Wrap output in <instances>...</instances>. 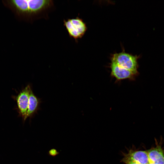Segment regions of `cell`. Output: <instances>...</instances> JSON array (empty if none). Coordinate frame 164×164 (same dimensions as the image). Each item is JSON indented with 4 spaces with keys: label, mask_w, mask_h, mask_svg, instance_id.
<instances>
[{
    "label": "cell",
    "mask_w": 164,
    "mask_h": 164,
    "mask_svg": "<svg viewBox=\"0 0 164 164\" xmlns=\"http://www.w3.org/2000/svg\"><path fill=\"white\" fill-rule=\"evenodd\" d=\"M8 3L19 16L30 22L46 19L54 7L51 0H13L8 1Z\"/></svg>",
    "instance_id": "cell-1"
},
{
    "label": "cell",
    "mask_w": 164,
    "mask_h": 164,
    "mask_svg": "<svg viewBox=\"0 0 164 164\" xmlns=\"http://www.w3.org/2000/svg\"><path fill=\"white\" fill-rule=\"evenodd\" d=\"M49 153L50 155L55 156L59 154V152L56 149H53L49 151Z\"/></svg>",
    "instance_id": "cell-8"
},
{
    "label": "cell",
    "mask_w": 164,
    "mask_h": 164,
    "mask_svg": "<svg viewBox=\"0 0 164 164\" xmlns=\"http://www.w3.org/2000/svg\"><path fill=\"white\" fill-rule=\"evenodd\" d=\"M31 89V86L29 84L21 90L17 95L12 96V98L16 103V109L19 113V116L22 117L24 123L27 119L29 97Z\"/></svg>",
    "instance_id": "cell-4"
},
{
    "label": "cell",
    "mask_w": 164,
    "mask_h": 164,
    "mask_svg": "<svg viewBox=\"0 0 164 164\" xmlns=\"http://www.w3.org/2000/svg\"><path fill=\"white\" fill-rule=\"evenodd\" d=\"M138 56L126 53L124 51L112 55L111 62L123 68L138 72Z\"/></svg>",
    "instance_id": "cell-3"
},
{
    "label": "cell",
    "mask_w": 164,
    "mask_h": 164,
    "mask_svg": "<svg viewBox=\"0 0 164 164\" xmlns=\"http://www.w3.org/2000/svg\"><path fill=\"white\" fill-rule=\"evenodd\" d=\"M63 23L69 37L76 42L83 36L87 29L85 22L78 16L64 19Z\"/></svg>",
    "instance_id": "cell-2"
},
{
    "label": "cell",
    "mask_w": 164,
    "mask_h": 164,
    "mask_svg": "<svg viewBox=\"0 0 164 164\" xmlns=\"http://www.w3.org/2000/svg\"><path fill=\"white\" fill-rule=\"evenodd\" d=\"M110 68L111 75L118 81L125 79L133 80L138 74V72L123 68L111 62Z\"/></svg>",
    "instance_id": "cell-5"
},
{
    "label": "cell",
    "mask_w": 164,
    "mask_h": 164,
    "mask_svg": "<svg viewBox=\"0 0 164 164\" xmlns=\"http://www.w3.org/2000/svg\"><path fill=\"white\" fill-rule=\"evenodd\" d=\"M149 161L158 164H164V155L160 147L153 148L147 151Z\"/></svg>",
    "instance_id": "cell-7"
},
{
    "label": "cell",
    "mask_w": 164,
    "mask_h": 164,
    "mask_svg": "<svg viewBox=\"0 0 164 164\" xmlns=\"http://www.w3.org/2000/svg\"><path fill=\"white\" fill-rule=\"evenodd\" d=\"M40 99L36 97L33 93L32 89L30 90L29 99V103L26 118H32L39 109L41 103Z\"/></svg>",
    "instance_id": "cell-6"
}]
</instances>
